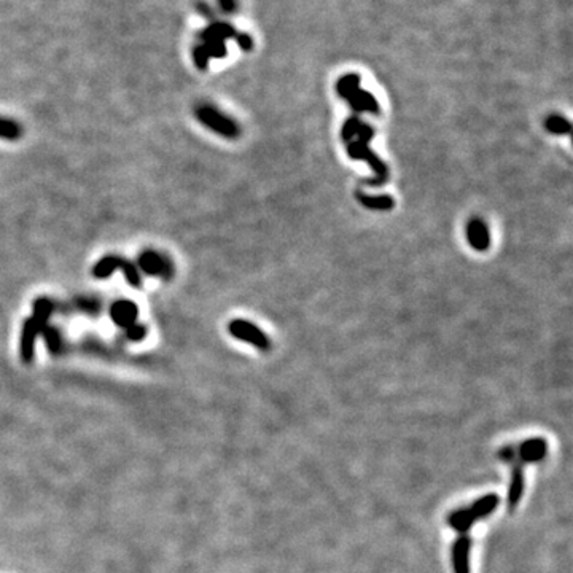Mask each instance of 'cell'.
Segmentation results:
<instances>
[{"mask_svg":"<svg viewBox=\"0 0 573 573\" xmlns=\"http://www.w3.org/2000/svg\"><path fill=\"white\" fill-rule=\"evenodd\" d=\"M498 502H500V498H498L497 493H487V496L473 502L472 505L451 513L448 517V524L451 526L459 535H461V533H468V531L475 526L476 521L483 520V517H487L496 510L498 507Z\"/></svg>","mask_w":573,"mask_h":573,"instance_id":"1","label":"cell"},{"mask_svg":"<svg viewBox=\"0 0 573 573\" xmlns=\"http://www.w3.org/2000/svg\"><path fill=\"white\" fill-rule=\"evenodd\" d=\"M548 444L543 438H531L517 444V446H507L498 452V457L511 463H533L543 461L546 456Z\"/></svg>","mask_w":573,"mask_h":573,"instance_id":"2","label":"cell"},{"mask_svg":"<svg viewBox=\"0 0 573 573\" xmlns=\"http://www.w3.org/2000/svg\"><path fill=\"white\" fill-rule=\"evenodd\" d=\"M195 115L201 125L209 127L210 131L217 132V134L221 137H226V139H236V137H239L241 134V127L238 126V123H236L233 118L223 115V113L219 112L214 107H196Z\"/></svg>","mask_w":573,"mask_h":573,"instance_id":"3","label":"cell"},{"mask_svg":"<svg viewBox=\"0 0 573 573\" xmlns=\"http://www.w3.org/2000/svg\"><path fill=\"white\" fill-rule=\"evenodd\" d=\"M136 266L141 273L151 276V278H161L162 280L172 279L175 271L169 256L156 250H143L137 256Z\"/></svg>","mask_w":573,"mask_h":573,"instance_id":"4","label":"cell"},{"mask_svg":"<svg viewBox=\"0 0 573 573\" xmlns=\"http://www.w3.org/2000/svg\"><path fill=\"white\" fill-rule=\"evenodd\" d=\"M348 153L352 160H363L376 171V177L373 180H368V185L371 186H381L389 179V169L374 153L369 150L368 145H365L360 141H350L348 145Z\"/></svg>","mask_w":573,"mask_h":573,"instance_id":"5","label":"cell"},{"mask_svg":"<svg viewBox=\"0 0 573 573\" xmlns=\"http://www.w3.org/2000/svg\"><path fill=\"white\" fill-rule=\"evenodd\" d=\"M228 332L231 336H234L236 339L245 341V343H250L255 345L256 349L260 350H269L271 349V339L266 336L258 327H255L254 324L247 322V320L236 319L228 325Z\"/></svg>","mask_w":573,"mask_h":573,"instance_id":"6","label":"cell"},{"mask_svg":"<svg viewBox=\"0 0 573 573\" xmlns=\"http://www.w3.org/2000/svg\"><path fill=\"white\" fill-rule=\"evenodd\" d=\"M42 333V328L32 317L24 320L21 336H19V355L24 363H31L36 355V341L37 336Z\"/></svg>","mask_w":573,"mask_h":573,"instance_id":"7","label":"cell"},{"mask_svg":"<svg viewBox=\"0 0 573 573\" xmlns=\"http://www.w3.org/2000/svg\"><path fill=\"white\" fill-rule=\"evenodd\" d=\"M108 314H110L112 322L115 324L117 327L125 330L126 327H130V325L137 322V317H139V308H137V304L131 300H118L110 306Z\"/></svg>","mask_w":573,"mask_h":573,"instance_id":"8","label":"cell"},{"mask_svg":"<svg viewBox=\"0 0 573 573\" xmlns=\"http://www.w3.org/2000/svg\"><path fill=\"white\" fill-rule=\"evenodd\" d=\"M470 548L472 538L468 533H461L452 545L454 573H470Z\"/></svg>","mask_w":573,"mask_h":573,"instance_id":"9","label":"cell"},{"mask_svg":"<svg viewBox=\"0 0 573 573\" xmlns=\"http://www.w3.org/2000/svg\"><path fill=\"white\" fill-rule=\"evenodd\" d=\"M467 239L470 245L478 252H484L491 245V234H489L487 225L483 220H470L467 225Z\"/></svg>","mask_w":573,"mask_h":573,"instance_id":"10","label":"cell"},{"mask_svg":"<svg viewBox=\"0 0 573 573\" xmlns=\"http://www.w3.org/2000/svg\"><path fill=\"white\" fill-rule=\"evenodd\" d=\"M522 492H524V465L522 463H513L510 487H508L507 497L508 510H515L517 503L521 502Z\"/></svg>","mask_w":573,"mask_h":573,"instance_id":"11","label":"cell"},{"mask_svg":"<svg viewBox=\"0 0 573 573\" xmlns=\"http://www.w3.org/2000/svg\"><path fill=\"white\" fill-rule=\"evenodd\" d=\"M343 99H348L350 107L355 112V117L358 115L360 112H371V113H379V103L373 95H369L367 91H362L357 88H354L349 95H345Z\"/></svg>","mask_w":573,"mask_h":573,"instance_id":"12","label":"cell"},{"mask_svg":"<svg viewBox=\"0 0 573 573\" xmlns=\"http://www.w3.org/2000/svg\"><path fill=\"white\" fill-rule=\"evenodd\" d=\"M53 310H54L53 301L47 298V296H40V298L34 300L31 317L38 324V327L42 328V332L47 325H49V319H51Z\"/></svg>","mask_w":573,"mask_h":573,"instance_id":"13","label":"cell"},{"mask_svg":"<svg viewBox=\"0 0 573 573\" xmlns=\"http://www.w3.org/2000/svg\"><path fill=\"white\" fill-rule=\"evenodd\" d=\"M120 260H121V256H118V255L102 256V258L99 260L95 266H93V269H91L93 278L99 280L108 279L118 268H120Z\"/></svg>","mask_w":573,"mask_h":573,"instance_id":"14","label":"cell"},{"mask_svg":"<svg viewBox=\"0 0 573 573\" xmlns=\"http://www.w3.org/2000/svg\"><path fill=\"white\" fill-rule=\"evenodd\" d=\"M357 197L365 207H368V209H373V210H390L395 206L392 197L387 196V195H384V196H367V195H362V193H358Z\"/></svg>","mask_w":573,"mask_h":573,"instance_id":"15","label":"cell"},{"mask_svg":"<svg viewBox=\"0 0 573 573\" xmlns=\"http://www.w3.org/2000/svg\"><path fill=\"white\" fill-rule=\"evenodd\" d=\"M125 276L126 282L130 284L132 289H141L142 286V274L141 271L137 269L136 263H132L131 260H126V258H121L120 260V268H118Z\"/></svg>","mask_w":573,"mask_h":573,"instance_id":"16","label":"cell"},{"mask_svg":"<svg viewBox=\"0 0 573 573\" xmlns=\"http://www.w3.org/2000/svg\"><path fill=\"white\" fill-rule=\"evenodd\" d=\"M23 126L18 121L10 120V118L0 117V139L14 142L21 139Z\"/></svg>","mask_w":573,"mask_h":573,"instance_id":"17","label":"cell"},{"mask_svg":"<svg viewBox=\"0 0 573 573\" xmlns=\"http://www.w3.org/2000/svg\"><path fill=\"white\" fill-rule=\"evenodd\" d=\"M43 336V339H45L47 343V348L49 349V352L51 354H59L62 349V338H61V333L58 332V328L51 327V325H47L45 328H43V332L40 333Z\"/></svg>","mask_w":573,"mask_h":573,"instance_id":"18","label":"cell"},{"mask_svg":"<svg viewBox=\"0 0 573 573\" xmlns=\"http://www.w3.org/2000/svg\"><path fill=\"white\" fill-rule=\"evenodd\" d=\"M545 126H546L548 131L552 132V134H559V136L569 134L570 130H572L570 123L567 121L565 118H562L559 115H552V117L548 118V120L545 121Z\"/></svg>","mask_w":573,"mask_h":573,"instance_id":"19","label":"cell"},{"mask_svg":"<svg viewBox=\"0 0 573 573\" xmlns=\"http://www.w3.org/2000/svg\"><path fill=\"white\" fill-rule=\"evenodd\" d=\"M360 125H362V121L358 120V117H352V118H349V120L344 123V126H343V132H341V137H343V141H345V142H350V141H352L354 137L357 136Z\"/></svg>","mask_w":573,"mask_h":573,"instance_id":"20","label":"cell"},{"mask_svg":"<svg viewBox=\"0 0 573 573\" xmlns=\"http://www.w3.org/2000/svg\"><path fill=\"white\" fill-rule=\"evenodd\" d=\"M125 334L131 341H142L147 336V327L143 324H132L125 328Z\"/></svg>","mask_w":573,"mask_h":573,"instance_id":"21","label":"cell"},{"mask_svg":"<svg viewBox=\"0 0 573 573\" xmlns=\"http://www.w3.org/2000/svg\"><path fill=\"white\" fill-rule=\"evenodd\" d=\"M357 136H358L360 142L365 143V145H368V143L371 142L373 136H374V130L369 125H365V123H362V125H360V127H358Z\"/></svg>","mask_w":573,"mask_h":573,"instance_id":"22","label":"cell"},{"mask_svg":"<svg viewBox=\"0 0 573 573\" xmlns=\"http://www.w3.org/2000/svg\"><path fill=\"white\" fill-rule=\"evenodd\" d=\"M78 308L88 314H96L99 310V303L95 300H80L78 301Z\"/></svg>","mask_w":573,"mask_h":573,"instance_id":"23","label":"cell"}]
</instances>
